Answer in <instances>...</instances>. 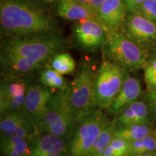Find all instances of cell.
<instances>
[{
	"label": "cell",
	"mask_w": 156,
	"mask_h": 156,
	"mask_svg": "<svg viewBox=\"0 0 156 156\" xmlns=\"http://www.w3.org/2000/svg\"><path fill=\"white\" fill-rule=\"evenodd\" d=\"M151 111L145 101L137 100L116 116L117 127L132 124H151Z\"/></svg>",
	"instance_id": "cell-15"
},
{
	"label": "cell",
	"mask_w": 156,
	"mask_h": 156,
	"mask_svg": "<svg viewBox=\"0 0 156 156\" xmlns=\"http://www.w3.org/2000/svg\"><path fill=\"white\" fill-rule=\"evenodd\" d=\"M151 20L156 23V0H145L138 11Z\"/></svg>",
	"instance_id": "cell-26"
},
{
	"label": "cell",
	"mask_w": 156,
	"mask_h": 156,
	"mask_svg": "<svg viewBox=\"0 0 156 156\" xmlns=\"http://www.w3.org/2000/svg\"><path fill=\"white\" fill-rule=\"evenodd\" d=\"M151 153H156L155 132L143 139L129 142V148L126 156H136Z\"/></svg>",
	"instance_id": "cell-23"
},
{
	"label": "cell",
	"mask_w": 156,
	"mask_h": 156,
	"mask_svg": "<svg viewBox=\"0 0 156 156\" xmlns=\"http://www.w3.org/2000/svg\"><path fill=\"white\" fill-rule=\"evenodd\" d=\"M67 1L75 2H77V3L82 4V5H87V7H89V5L90 3L91 0H67Z\"/></svg>",
	"instance_id": "cell-30"
},
{
	"label": "cell",
	"mask_w": 156,
	"mask_h": 156,
	"mask_svg": "<svg viewBox=\"0 0 156 156\" xmlns=\"http://www.w3.org/2000/svg\"><path fill=\"white\" fill-rule=\"evenodd\" d=\"M74 33L78 45L88 51L103 47L107 38V28L96 17L80 20L75 25Z\"/></svg>",
	"instance_id": "cell-10"
},
{
	"label": "cell",
	"mask_w": 156,
	"mask_h": 156,
	"mask_svg": "<svg viewBox=\"0 0 156 156\" xmlns=\"http://www.w3.org/2000/svg\"><path fill=\"white\" fill-rule=\"evenodd\" d=\"M29 83L23 77L2 76L0 84V114L24 109Z\"/></svg>",
	"instance_id": "cell-8"
},
{
	"label": "cell",
	"mask_w": 156,
	"mask_h": 156,
	"mask_svg": "<svg viewBox=\"0 0 156 156\" xmlns=\"http://www.w3.org/2000/svg\"><path fill=\"white\" fill-rule=\"evenodd\" d=\"M103 48L105 57L128 71L144 69L148 62L145 48L120 30L107 29L106 41Z\"/></svg>",
	"instance_id": "cell-4"
},
{
	"label": "cell",
	"mask_w": 156,
	"mask_h": 156,
	"mask_svg": "<svg viewBox=\"0 0 156 156\" xmlns=\"http://www.w3.org/2000/svg\"><path fill=\"white\" fill-rule=\"evenodd\" d=\"M122 1L124 2L129 12H134L138 11L140 5L145 0H122Z\"/></svg>",
	"instance_id": "cell-28"
},
{
	"label": "cell",
	"mask_w": 156,
	"mask_h": 156,
	"mask_svg": "<svg viewBox=\"0 0 156 156\" xmlns=\"http://www.w3.org/2000/svg\"><path fill=\"white\" fill-rule=\"evenodd\" d=\"M57 13L59 16L69 20H82L96 17L93 11L87 5L67 0H59Z\"/></svg>",
	"instance_id": "cell-16"
},
{
	"label": "cell",
	"mask_w": 156,
	"mask_h": 156,
	"mask_svg": "<svg viewBox=\"0 0 156 156\" xmlns=\"http://www.w3.org/2000/svg\"><path fill=\"white\" fill-rule=\"evenodd\" d=\"M127 12L122 0H105L97 12L96 17L108 30H119Z\"/></svg>",
	"instance_id": "cell-14"
},
{
	"label": "cell",
	"mask_w": 156,
	"mask_h": 156,
	"mask_svg": "<svg viewBox=\"0 0 156 156\" xmlns=\"http://www.w3.org/2000/svg\"><path fill=\"white\" fill-rule=\"evenodd\" d=\"M0 25L5 37L54 31L49 15L31 0H1Z\"/></svg>",
	"instance_id": "cell-2"
},
{
	"label": "cell",
	"mask_w": 156,
	"mask_h": 156,
	"mask_svg": "<svg viewBox=\"0 0 156 156\" xmlns=\"http://www.w3.org/2000/svg\"><path fill=\"white\" fill-rule=\"evenodd\" d=\"M38 77L41 83L54 90H64L69 86L63 75L50 67H43L40 69Z\"/></svg>",
	"instance_id": "cell-21"
},
{
	"label": "cell",
	"mask_w": 156,
	"mask_h": 156,
	"mask_svg": "<svg viewBox=\"0 0 156 156\" xmlns=\"http://www.w3.org/2000/svg\"><path fill=\"white\" fill-rule=\"evenodd\" d=\"M154 132L155 131L151 124H137L117 127L115 136L132 142L147 137Z\"/></svg>",
	"instance_id": "cell-19"
},
{
	"label": "cell",
	"mask_w": 156,
	"mask_h": 156,
	"mask_svg": "<svg viewBox=\"0 0 156 156\" xmlns=\"http://www.w3.org/2000/svg\"><path fill=\"white\" fill-rule=\"evenodd\" d=\"M141 95L142 87L140 80L128 75L119 92L107 110L116 116L131 103L139 100Z\"/></svg>",
	"instance_id": "cell-13"
},
{
	"label": "cell",
	"mask_w": 156,
	"mask_h": 156,
	"mask_svg": "<svg viewBox=\"0 0 156 156\" xmlns=\"http://www.w3.org/2000/svg\"><path fill=\"white\" fill-rule=\"evenodd\" d=\"M129 148V142L114 136L101 156H126Z\"/></svg>",
	"instance_id": "cell-24"
},
{
	"label": "cell",
	"mask_w": 156,
	"mask_h": 156,
	"mask_svg": "<svg viewBox=\"0 0 156 156\" xmlns=\"http://www.w3.org/2000/svg\"><path fill=\"white\" fill-rule=\"evenodd\" d=\"M105 0H91L90 3L89 5V7L93 11V12L95 13L96 15L97 12H98L99 9H100L101 6L102 5V4L104 2Z\"/></svg>",
	"instance_id": "cell-29"
},
{
	"label": "cell",
	"mask_w": 156,
	"mask_h": 156,
	"mask_svg": "<svg viewBox=\"0 0 156 156\" xmlns=\"http://www.w3.org/2000/svg\"><path fill=\"white\" fill-rule=\"evenodd\" d=\"M155 140H156V130L155 131Z\"/></svg>",
	"instance_id": "cell-32"
},
{
	"label": "cell",
	"mask_w": 156,
	"mask_h": 156,
	"mask_svg": "<svg viewBox=\"0 0 156 156\" xmlns=\"http://www.w3.org/2000/svg\"><path fill=\"white\" fill-rule=\"evenodd\" d=\"M95 74L90 63L84 62L69 84V103L78 117L96 108L93 97Z\"/></svg>",
	"instance_id": "cell-7"
},
{
	"label": "cell",
	"mask_w": 156,
	"mask_h": 156,
	"mask_svg": "<svg viewBox=\"0 0 156 156\" xmlns=\"http://www.w3.org/2000/svg\"><path fill=\"white\" fill-rule=\"evenodd\" d=\"M128 75L127 69L103 56V62L95 74L93 97L96 108H108Z\"/></svg>",
	"instance_id": "cell-6"
},
{
	"label": "cell",
	"mask_w": 156,
	"mask_h": 156,
	"mask_svg": "<svg viewBox=\"0 0 156 156\" xmlns=\"http://www.w3.org/2000/svg\"><path fill=\"white\" fill-rule=\"evenodd\" d=\"M143 69L147 90L156 91V57L148 60Z\"/></svg>",
	"instance_id": "cell-25"
},
{
	"label": "cell",
	"mask_w": 156,
	"mask_h": 156,
	"mask_svg": "<svg viewBox=\"0 0 156 156\" xmlns=\"http://www.w3.org/2000/svg\"><path fill=\"white\" fill-rule=\"evenodd\" d=\"M117 129V126L115 119L113 120H108L103 126L98 138L95 140L94 145L89 156H101L106 148L111 143L115 136V133Z\"/></svg>",
	"instance_id": "cell-20"
},
{
	"label": "cell",
	"mask_w": 156,
	"mask_h": 156,
	"mask_svg": "<svg viewBox=\"0 0 156 156\" xmlns=\"http://www.w3.org/2000/svg\"><path fill=\"white\" fill-rule=\"evenodd\" d=\"M48 65L62 75H69L74 73L76 63L74 58L67 52H59L54 55L48 62Z\"/></svg>",
	"instance_id": "cell-22"
},
{
	"label": "cell",
	"mask_w": 156,
	"mask_h": 156,
	"mask_svg": "<svg viewBox=\"0 0 156 156\" xmlns=\"http://www.w3.org/2000/svg\"><path fill=\"white\" fill-rule=\"evenodd\" d=\"M30 121V119L25 112V109L1 115V120H0L1 139L15 135L16 132L21 126Z\"/></svg>",
	"instance_id": "cell-17"
},
{
	"label": "cell",
	"mask_w": 156,
	"mask_h": 156,
	"mask_svg": "<svg viewBox=\"0 0 156 156\" xmlns=\"http://www.w3.org/2000/svg\"><path fill=\"white\" fill-rule=\"evenodd\" d=\"M145 101L151 113L156 118V91H148L145 94Z\"/></svg>",
	"instance_id": "cell-27"
},
{
	"label": "cell",
	"mask_w": 156,
	"mask_h": 156,
	"mask_svg": "<svg viewBox=\"0 0 156 156\" xmlns=\"http://www.w3.org/2000/svg\"><path fill=\"white\" fill-rule=\"evenodd\" d=\"M31 139L17 135L1 139V156H30Z\"/></svg>",
	"instance_id": "cell-18"
},
{
	"label": "cell",
	"mask_w": 156,
	"mask_h": 156,
	"mask_svg": "<svg viewBox=\"0 0 156 156\" xmlns=\"http://www.w3.org/2000/svg\"><path fill=\"white\" fill-rule=\"evenodd\" d=\"M30 145V156H69L67 140L49 132L36 133Z\"/></svg>",
	"instance_id": "cell-12"
},
{
	"label": "cell",
	"mask_w": 156,
	"mask_h": 156,
	"mask_svg": "<svg viewBox=\"0 0 156 156\" xmlns=\"http://www.w3.org/2000/svg\"><path fill=\"white\" fill-rule=\"evenodd\" d=\"M65 46L63 37L54 30L5 37L0 54L2 76L26 77L41 69Z\"/></svg>",
	"instance_id": "cell-1"
},
{
	"label": "cell",
	"mask_w": 156,
	"mask_h": 156,
	"mask_svg": "<svg viewBox=\"0 0 156 156\" xmlns=\"http://www.w3.org/2000/svg\"><path fill=\"white\" fill-rule=\"evenodd\" d=\"M108 120L100 108H94L80 116L68 142L69 156H89Z\"/></svg>",
	"instance_id": "cell-5"
},
{
	"label": "cell",
	"mask_w": 156,
	"mask_h": 156,
	"mask_svg": "<svg viewBox=\"0 0 156 156\" xmlns=\"http://www.w3.org/2000/svg\"><path fill=\"white\" fill-rule=\"evenodd\" d=\"M136 156H156V153H151L142 154V155H136Z\"/></svg>",
	"instance_id": "cell-31"
},
{
	"label": "cell",
	"mask_w": 156,
	"mask_h": 156,
	"mask_svg": "<svg viewBox=\"0 0 156 156\" xmlns=\"http://www.w3.org/2000/svg\"><path fill=\"white\" fill-rule=\"evenodd\" d=\"M78 118L69 103L68 88L55 91L37 125V132H49L69 142Z\"/></svg>",
	"instance_id": "cell-3"
},
{
	"label": "cell",
	"mask_w": 156,
	"mask_h": 156,
	"mask_svg": "<svg viewBox=\"0 0 156 156\" xmlns=\"http://www.w3.org/2000/svg\"><path fill=\"white\" fill-rule=\"evenodd\" d=\"M120 30L144 48L156 45V23L139 12L126 15Z\"/></svg>",
	"instance_id": "cell-9"
},
{
	"label": "cell",
	"mask_w": 156,
	"mask_h": 156,
	"mask_svg": "<svg viewBox=\"0 0 156 156\" xmlns=\"http://www.w3.org/2000/svg\"><path fill=\"white\" fill-rule=\"evenodd\" d=\"M54 93L53 90L41 83L28 84L24 109L36 128Z\"/></svg>",
	"instance_id": "cell-11"
}]
</instances>
